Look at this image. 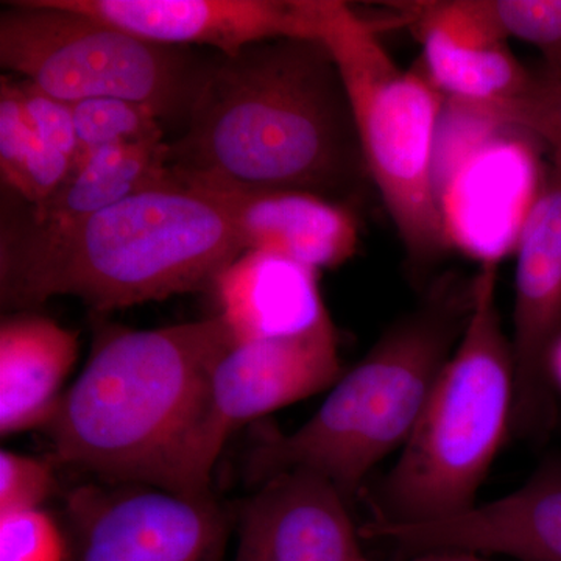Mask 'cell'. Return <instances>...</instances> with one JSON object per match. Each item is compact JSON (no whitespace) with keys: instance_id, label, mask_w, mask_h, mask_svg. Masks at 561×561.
<instances>
[{"instance_id":"277c9868","label":"cell","mask_w":561,"mask_h":561,"mask_svg":"<svg viewBox=\"0 0 561 561\" xmlns=\"http://www.w3.org/2000/svg\"><path fill=\"white\" fill-rule=\"evenodd\" d=\"M472 306V278L443 275L419 305L390 324L319 411L289 434H265L247 456L250 482L309 471L353 505L373 468L401 451L438 376L459 343Z\"/></svg>"},{"instance_id":"8992f818","label":"cell","mask_w":561,"mask_h":561,"mask_svg":"<svg viewBox=\"0 0 561 561\" xmlns=\"http://www.w3.org/2000/svg\"><path fill=\"white\" fill-rule=\"evenodd\" d=\"M376 22L341 0H323L320 41L341 70L371 183L421 273L453 247L434 184V150L445 95L426 70L402 69Z\"/></svg>"},{"instance_id":"d4e9b609","label":"cell","mask_w":561,"mask_h":561,"mask_svg":"<svg viewBox=\"0 0 561 561\" xmlns=\"http://www.w3.org/2000/svg\"><path fill=\"white\" fill-rule=\"evenodd\" d=\"M55 490L57 478L50 463L7 449L0 453V515L36 511Z\"/></svg>"},{"instance_id":"2e32d148","label":"cell","mask_w":561,"mask_h":561,"mask_svg":"<svg viewBox=\"0 0 561 561\" xmlns=\"http://www.w3.org/2000/svg\"><path fill=\"white\" fill-rule=\"evenodd\" d=\"M210 294L236 345L298 334L330 316L319 272L261 251H243Z\"/></svg>"},{"instance_id":"e0dca14e","label":"cell","mask_w":561,"mask_h":561,"mask_svg":"<svg viewBox=\"0 0 561 561\" xmlns=\"http://www.w3.org/2000/svg\"><path fill=\"white\" fill-rule=\"evenodd\" d=\"M79 334L36 313L5 317L0 324V434L44 427L79 357Z\"/></svg>"},{"instance_id":"7402d4cb","label":"cell","mask_w":561,"mask_h":561,"mask_svg":"<svg viewBox=\"0 0 561 561\" xmlns=\"http://www.w3.org/2000/svg\"><path fill=\"white\" fill-rule=\"evenodd\" d=\"M465 105L501 127L530 131L561 153V76L545 70L540 76H531L529 87L511 101Z\"/></svg>"},{"instance_id":"44dd1931","label":"cell","mask_w":561,"mask_h":561,"mask_svg":"<svg viewBox=\"0 0 561 561\" xmlns=\"http://www.w3.org/2000/svg\"><path fill=\"white\" fill-rule=\"evenodd\" d=\"M471 10L501 39L531 44L546 72L561 76V0H468Z\"/></svg>"},{"instance_id":"7c38bea8","label":"cell","mask_w":561,"mask_h":561,"mask_svg":"<svg viewBox=\"0 0 561 561\" xmlns=\"http://www.w3.org/2000/svg\"><path fill=\"white\" fill-rule=\"evenodd\" d=\"M360 535L409 557L470 551L522 561H561V459L542 463L518 490L460 515L412 524L370 519Z\"/></svg>"},{"instance_id":"ba28073f","label":"cell","mask_w":561,"mask_h":561,"mask_svg":"<svg viewBox=\"0 0 561 561\" xmlns=\"http://www.w3.org/2000/svg\"><path fill=\"white\" fill-rule=\"evenodd\" d=\"M342 375L331 316L298 334L232 346L214 371L205 415L181 456L173 491L209 494L210 474L231 434L331 389Z\"/></svg>"},{"instance_id":"4fadbf2b","label":"cell","mask_w":561,"mask_h":561,"mask_svg":"<svg viewBox=\"0 0 561 561\" xmlns=\"http://www.w3.org/2000/svg\"><path fill=\"white\" fill-rule=\"evenodd\" d=\"M341 491L309 471L260 483L239 513L234 561H370Z\"/></svg>"},{"instance_id":"3957f363","label":"cell","mask_w":561,"mask_h":561,"mask_svg":"<svg viewBox=\"0 0 561 561\" xmlns=\"http://www.w3.org/2000/svg\"><path fill=\"white\" fill-rule=\"evenodd\" d=\"M234 345L220 316L108 335L44 426L55 457L106 482L172 491L214 371Z\"/></svg>"},{"instance_id":"5bb4252c","label":"cell","mask_w":561,"mask_h":561,"mask_svg":"<svg viewBox=\"0 0 561 561\" xmlns=\"http://www.w3.org/2000/svg\"><path fill=\"white\" fill-rule=\"evenodd\" d=\"M394 21L411 24L423 47V69L446 101L500 103L529 87L531 76L483 24L468 0L391 3Z\"/></svg>"},{"instance_id":"5b68a950","label":"cell","mask_w":561,"mask_h":561,"mask_svg":"<svg viewBox=\"0 0 561 561\" xmlns=\"http://www.w3.org/2000/svg\"><path fill=\"white\" fill-rule=\"evenodd\" d=\"M515 360L497 306V262L472 278V306L411 437L371 494V519L438 522L476 505L512 437Z\"/></svg>"},{"instance_id":"7a4b0ae2","label":"cell","mask_w":561,"mask_h":561,"mask_svg":"<svg viewBox=\"0 0 561 561\" xmlns=\"http://www.w3.org/2000/svg\"><path fill=\"white\" fill-rule=\"evenodd\" d=\"M243 251L224 206L175 180L66 227L2 224L0 298L28 309L69 295L116 311L210 291Z\"/></svg>"},{"instance_id":"603a6c76","label":"cell","mask_w":561,"mask_h":561,"mask_svg":"<svg viewBox=\"0 0 561 561\" xmlns=\"http://www.w3.org/2000/svg\"><path fill=\"white\" fill-rule=\"evenodd\" d=\"M0 561H69L66 531L43 508L0 515Z\"/></svg>"},{"instance_id":"d6986e66","label":"cell","mask_w":561,"mask_h":561,"mask_svg":"<svg viewBox=\"0 0 561 561\" xmlns=\"http://www.w3.org/2000/svg\"><path fill=\"white\" fill-rule=\"evenodd\" d=\"M73 162L33 130L13 76L0 79V175L28 206L49 201L69 176Z\"/></svg>"},{"instance_id":"9a60e30c","label":"cell","mask_w":561,"mask_h":561,"mask_svg":"<svg viewBox=\"0 0 561 561\" xmlns=\"http://www.w3.org/2000/svg\"><path fill=\"white\" fill-rule=\"evenodd\" d=\"M201 191L227 210L245 251L320 272L345 264L359 249L356 216L341 203L300 191Z\"/></svg>"},{"instance_id":"52a82bcc","label":"cell","mask_w":561,"mask_h":561,"mask_svg":"<svg viewBox=\"0 0 561 561\" xmlns=\"http://www.w3.org/2000/svg\"><path fill=\"white\" fill-rule=\"evenodd\" d=\"M0 13V65L68 103L122 99L184 125L213 57L140 38L54 0H11Z\"/></svg>"},{"instance_id":"6da1fadb","label":"cell","mask_w":561,"mask_h":561,"mask_svg":"<svg viewBox=\"0 0 561 561\" xmlns=\"http://www.w3.org/2000/svg\"><path fill=\"white\" fill-rule=\"evenodd\" d=\"M169 169L209 191H300L350 206L371 183L341 70L320 39L216 55Z\"/></svg>"},{"instance_id":"9c48e42d","label":"cell","mask_w":561,"mask_h":561,"mask_svg":"<svg viewBox=\"0 0 561 561\" xmlns=\"http://www.w3.org/2000/svg\"><path fill=\"white\" fill-rule=\"evenodd\" d=\"M69 561H224L230 516L213 493L77 486L66 496Z\"/></svg>"},{"instance_id":"30bf717a","label":"cell","mask_w":561,"mask_h":561,"mask_svg":"<svg viewBox=\"0 0 561 561\" xmlns=\"http://www.w3.org/2000/svg\"><path fill=\"white\" fill-rule=\"evenodd\" d=\"M512 437L541 442L557 420L553 354L561 343V153L524 214L516 238Z\"/></svg>"},{"instance_id":"ac0fdd59","label":"cell","mask_w":561,"mask_h":561,"mask_svg":"<svg viewBox=\"0 0 561 561\" xmlns=\"http://www.w3.org/2000/svg\"><path fill=\"white\" fill-rule=\"evenodd\" d=\"M168 157L165 140L90 151L60 190L49 201L31 206L22 221L38 230L66 227L138 192L165 186L176 180Z\"/></svg>"},{"instance_id":"ffe728a7","label":"cell","mask_w":561,"mask_h":561,"mask_svg":"<svg viewBox=\"0 0 561 561\" xmlns=\"http://www.w3.org/2000/svg\"><path fill=\"white\" fill-rule=\"evenodd\" d=\"M73 122L84 154L105 147L164 142V128L153 111L122 99L73 102Z\"/></svg>"},{"instance_id":"cb8c5ba5","label":"cell","mask_w":561,"mask_h":561,"mask_svg":"<svg viewBox=\"0 0 561 561\" xmlns=\"http://www.w3.org/2000/svg\"><path fill=\"white\" fill-rule=\"evenodd\" d=\"M14 83H16L22 108L27 114L33 130L38 133L44 142L65 153L73 162L76 169L79 168L83 161L84 151L81 149L79 136H77L72 105L47 94L31 80L14 77Z\"/></svg>"},{"instance_id":"8fae6325","label":"cell","mask_w":561,"mask_h":561,"mask_svg":"<svg viewBox=\"0 0 561 561\" xmlns=\"http://www.w3.org/2000/svg\"><path fill=\"white\" fill-rule=\"evenodd\" d=\"M165 46L221 57L279 38L320 39L323 0H54Z\"/></svg>"},{"instance_id":"484cf974","label":"cell","mask_w":561,"mask_h":561,"mask_svg":"<svg viewBox=\"0 0 561 561\" xmlns=\"http://www.w3.org/2000/svg\"><path fill=\"white\" fill-rule=\"evenodd\" d=\"M405 561H489L478 556V552L470 551H431L411 556Z\"/></svg>"},{"instance_id":"4316f807","label":"cell","mask_w":561,"mask_h":561,"mask_svg":"<svg viewBox=\"0 0 561 561\" xmlns=\"http://www.w3.org/2000/svg\"><path fill=\"white\" fill-rule=\"evenodd\" d=\"M552 375L556 386L561 387V343L559 348H557L556 354H553Z\"/></svg>"}]
</instances>
